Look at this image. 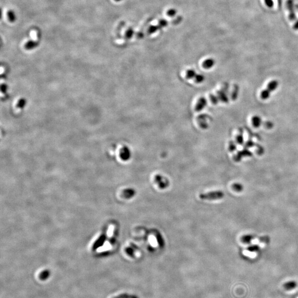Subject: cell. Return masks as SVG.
Instances as JSON below:
<instances>
[{"instance_id": "2", "label": "cell", "mask_w": 298, "mask_h": 298, "mask_svg": "<svg viewBox=\"0 0 298 298\" xmlns=\"http://www.w3.org/2000/svg\"><path fill=\"white\" fill-rule=\"evenodd\" d=\"M155 181L161 188H165L168 185V181L160 175H156L155 176Z\"/></svg>"}, {"instance_id": "3", "label": "cell", "mask_w": 298, "mask_h": 298, "mask_svg": "<svg viewBox=\"0 0 298 298\" xmlns=\"http://www.w3.org/2000/svg\"><path fill=\"white\" fill-rule=\"evenodd\" d=\"M287 7L289 12V19L291 21L297 20V16H295L293 7V2L292 0H288L287 2Z\"/></svg>"}, {"instance_id": "14", "label": "cell", "mask_w": 298, "mask_h": 298, "mask_svg": "<svg viewBox=\"0 0 298 298\" xmlns=\"http://www.w3.org/2000/svg\"><path fill=\"white\" fill-rule=\"evenodd\" d=\"M265 4L269 7H272L273 6V2L272 0H265Z\"/></svg>"}, {"instance_id": "8", "label": "cell", "mask_w": 298, "mask_h": 298, "mask_svg": "<svg viewBox=\"0 0 298 298\" xmlns=\"http://www.w3.org/2000/svg\"><path fill=\"white\" fill-rule=\"evenodd\" d=\"M252 239H253V236L252 235H244L243 236L241 237V241L244 244H250L251 240H252Z\"/></svg>"}, {"instance_id": "7", "label": "cell", "mask_w": 298, "mask_h": 298, "mask_svg": "<svg viewBox=\"0 0 298 298\" xmlns=\"http://www.w3.org/2000/svg\"><path fill=\"white\" fill-rule=\"evenodd\" d=\"M50 271L48 270H45L40 273L39 278L40 280L44 281V280H47V278L50 277Z\"/></svg>"}, {"instance_id": "13", "label": "cell", "mask_w": 298, "mask_h": 298, "mask_svg": "<svg viewBox=\"0 0 298 298\" xmlns=\"http://www.w3.org/2000/svg\"><path fill=\"white\" fill-rule=\"evenodd\" d=\"M133 34V31L132 30H131V29H129L128 30H127L126 32V33H125V36L127 38H131Z\"/></svg>"}, {"instance_id": "9", "label": "cell", "mask_w": 298, "mask_h": 298, "mask_svg": "<svg viewBox=\"0 0 298 298\" xmlns=\"http://www.w3.org/2000/svg\"><path fill=\"white\" fill-rule=\"evenodd\" d=\"M113 298H139L138 296L134 294H130L128 293H123L118 295Z\"/></svg>"}, {"instance_id": "5", "label": "cell", "mask_w": 298, "mask_h": 298, "mask_svg": "<svg viewBox=\"0 0 298 298\" xmlns=\"http://www.w3.org/2000/svg\"><path fill=\"white\" fill-rule=\"evenodd\" d=\"M38 45V42L34 40H29L26 43L24 47L27 50L33 49V48L36 47Z\"/></svg>"}, {"instance_id": "11", "label": "cell", "mask_w": 298, "mask_h": 298, "mask_svg": "<svg viewBox=\"0 0 298 298\" xmlns=\"http://www.w3.org/2000/svg\"><path fill=\"white\" fill-rule=\"evenodd\" d=\"M247 250L250 252H257L259 250V247L257 245H252L247 247Z\"/></svg>"}, {"instance_id": "12", "label": "cell", "mask_w": 298, "mask_h": 298, "mask_svg": "<svg viewBox=\"0 0 298 298\" xmlns=\"http://www.w3.org/2000/svg\"><path fill=\"white\" fill-rule=\"evenodd\" d=\"M259 240L260 241H261V242L267 244V243H268L269 241H270V238H269V237L268 236H263L262 237H260Z\"/></svg>"}, {"instance_id": "17", "label": "cell", "mask_w": 298, "mask_h": 298, "mask_svg": "<svg viewBox=\"0 0 298 298\" xmlns=\"http://www.w3.org/2000/svg\"><path fill=\"white\" fill-rule=\"evenodd\" d=\"M114 1H117V2H118V1H120L121 0H114Z\"/></svg>"}, {"instance_id": "15", "label": "cell", "mask_w": 298, "mask_h": 298, "mask_svg": "<svg viewBox=\"0 0 298 298\" xmlns=\"http://www.w3.org/2000/svg\"><path fill=\"white\" fill-rule=\"evenodd\" d=\"M168 15L169 16H173L175 15V11L174 10H170V11L168 12Z\"/></svg>"}, {"instance_id": "16", "label": "cell", "mask_w": 298, "mask_h": 298, "mask_svg": "<svg viewBox=\"0 0 298 298\" xmlns=\"http://www.w3.org/2000/svg\"><path fill=\"white\" fill-rule=\"evenodd\" d=\"M294 29H296V30H298V21L297 22L295 23V24L294 26Z\"/></svg>"}, {"instance_id": "6", "label": "cell", "mask_w": 298, "mask_h": 298, "mask_svg": "<svg viewBox=\"0 0 298 298\" xmlns=\"http://www.w3.org/2000/svg\"><path fill=\"white\" fill-rule=\"evenodd\" d=\"M7 15L8 19L10 21V22H11V23H13L16 21L17 17H16V15L15 14L14 11H12V10L8 11Z\"/></svg>"}, {"instance_id": "1", "label": "cell", "mask_w": 298, "mask_h": 298, "mask_svg": "<svg viewBox=\"0 0 298 298\" xmlns=\"http://www.w3.org/2000/svg\"><path fill=\"white\" fill-rule=\"evenodd\" d=\"M224 196V193L222 191H213L205 193H202L199 198L202 200H214L220 199Z\"/></svg>"}, {"instance_id": "4", "label": "cell", "mask_w": 298, "mask_h": 298, "mask_svg": "<svg viewBox=\"0 0 298 298\" xmlns=\"http://www.w3.org/2000/svg\"><path fill=\"white\" fill-rule=\"evenodd\" d=\"M297 285H298V284H297V282H295L294 280H291V281L285 282V283L284 284L283 287L285 289H286L287 291H291V290H293V289H295L297 287Z\"/></svg>"}, {"instance_id": "10", "label": "cell", "mask_w": 298, "mask_h": 298, "mask_svg": "<svg viewBox=\"0 0 298 298\" xmlns=\"http://www.w3.org/2000/svg\"><path fill=\"white\" fill-rule=\"evenodd\" d=\"M232 188L237 192H240L244 189V187L239 183H234L232 185Z\"/></svg>"}]
</instances>
